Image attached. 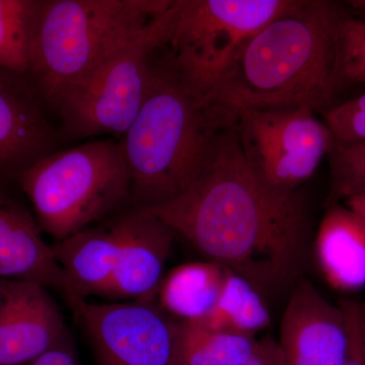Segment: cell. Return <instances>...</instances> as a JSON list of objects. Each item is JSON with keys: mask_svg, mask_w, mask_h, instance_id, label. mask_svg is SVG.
Here are the masks:
<instances>
[{"mask_svg": "<svg viewBox=\"0 0 365 365\" xmlns=\"http://www.w3.org/2000/svg\"><path fill=\"white\" fill-rule=\"evenodd\" d=\"M143 209L262 295L292 290L304 277L313 247L307 200L300 191L269 188L255 175L242 155L235 125L184 194Z\"/></svg>", "mask_w": 365, "mask_h": 365, "instance_id": "6da1fadb", "label": "cell"}, {"mask_svg": "<svg viewBox=\"0 0 365 365\" xmlns=\"http://www.w3.org/2000/svg\"><path fill=\"white\" fill-rule=\"evenodd\" d=\"M237 119V110L192 85L160 46L143 107L121 140L134 207H155L184 194Z\"/></svg>", "mask_w": 365, "mask_h": 365, "instance_id": "7a4b0ae2", "label": "cell"}, {"mask_svg": "<svg viewBox=\"0 0 365 365\" xmlns=\"http://www.w3.org/2000/svg\"><path fill=\"white\" fill-rule=\"evenodd\" d=\"M333 1L302 0L242 46L211 95L239 111L253 108L328 110L341 88Z\"/></svg>", "mask_w": 365, "mask_h": 365, "instance_id": "3957f363", "label": "cell"}, {"mask_svg": "<svg viewBox=\"0 0 365 365\" xmlns=\"http://www.w3.org/2000/svg\"><path fill=\"white\" fill-rule=\"evenodd\" d=\"M174 0H43L28 76L51 109L67 90L136 39Z\"/></svg>", "mask_w": 365, "mask_h": 365, "instance_id": "277c9868", "label": "cell"}, {"mask_svg": "<svg viewBox=\"0 0 365 365\" xmlns=\"http://www.w3.org/2000/svg\"><path fill=\"white\" fill-rule=\"evenodd\" d=\"M43 232L56 242L131 202V178L122 141L93 140L55 151L19 178Z\"/></svg>", "mask_w": 365, "mask_h": 365, "instance_id": "5b68a950", "label": "cell"}, {"mask_svg": "<svg viewBox=\"0 0 365 365\" xmlns=\"http://www.w3.org/2000/svg\"><path fill=\"white\" fill-rule=\"evenodd\" d=\"M176 2L148 30L56 101L51 110L59 117L60 135L72 139L124 136L148 95L153 58L167 39Z\"/></svg>", "mask_w": 365, "mask_h": 365, "instance_id": "8992f818", "label": "cell"}, {"mask_svg": "<svg viewBox=\"0 0 365 365\" xmlns=\"http://www.w3.org/2000/svg\"><path fill=\"white\" fill-rule=\"evenodd\" d=\"M302 0H177L163 48L173 63L210 93L247 41Z\"/></svg>", "mask_w": 365, "mask_h": 365, "instance_id": "52a82bcc", "label": "cell"}, {"mask_svg": "<svg viewBox=\"0 0 365 365\" xmlns=\"http://www.w3.org/2000/svg\"><path fill=\"white\" fill-rule=\"evenodd\" d=\"M235 128L249 167L280 193L299 191L335 141L324 121L306 107L239 110Z\"/></svg>", "mask_w": 365, "mask_h": 365, "instance_id": "ba28073f", "label": "cell"}, {"mask_svg": "<svg viewBox=\"0 0 365 365\" xmlns=\"http://www.w3.org/2000/svg\"><path fill=\"white\" fill-rule=\"evenodd\" d=\"M73 313L90 338L97 365H174L172 319L155 302L81 299Z\"/></svg>", "mask_w": 365, "mask_h": 365, "instance_id": "9c48e42d", "label": "cell"}, {"mask_svg": "<svg viewBox=\"0 0 365 365\" xmlns=\"http://www.w3.org/2000/svg\"><path fill=\"white\" fill-rule=\"evenodd\" d=\"M28 76L0 66V188L57 150L59 132Z\"/></svg>", "mask_w": 365, "mask_h": 365, "instance_id": "30bf717a", "label": "cell"}, {"mask_svg": "<svg viewBox=\"0 0 365 365\" xmlns=\"http://www.w3.org/2000/svg\"><path fill=\"white\" fill-rule=\"evenodd\" d=\"M278 343L284 365H345L349 328L344 309L300 278L290 290Z\"/></svg>", "mask_w": 365, "mask_h": 365, "instance_id": "8fae6325", "label": "cell"}, {"mask_svg": "<svg viewBox=\"0 0 365 365\" xmlns=\"http://www.w3.org/2000/svg\"><path fill=\"white\" fill-rule=\"evenodd\" d=\"M114 222L119 252L104 299L155 302L176 232L143 208L133 207Z\"/></svg>", "mask_w": 365, "mask_h": 365, "instance_id": "7c38bea8", "label": "cell"}, {"mask_svg": "<svg viewBox=\"0 0 365 365\" xmlns=\"http://www.w3.org/2000/svg\"><path fill=\"white\" fill-rule=\"evenodd\" d=\"M46 289L0 278V365H25L69 334Z\"/></svg>", "mask_w": 365, "mask_h": 365, "instance_id": "4fadbf2b", "label": "cell"}, {"mask_svg": "<svg viewBox=\"0 0 365 365\" xmlns=\"http://www.w3.org/2000/svg\"><path fill=\"white\" fill-rule=\"evenodd\" d=\"M0 278L54 288L72 309L83 299L72 290L36 217L4 188H0Z\"/></svg>", "mask_w": 365, "mask_h": 365, "instance_id": "5bb4252c", "label": "cell"}, {"mask_svg": "<svg viewBox=\"0 0 365 365\" xmlns=\"http://www.w3.org/2000/svg\"><path fill=\"white\" fill-rule=\"evenodd\" d=\"M313 249L327 282L340 292L365 287V220L341 202L326 206Z\"/></svg>", "mask_w": 365, "mask_h": 365, "instance_id": "9a60e30c", "label": "cell"}, {"mask_svg": "<svg viewBox=\"0 0 365 365\" xmlns=\"http://www.w3.org/2000/svg\"><path fill=\"white\" fill-rule=\"evenodd\" d=\"M51 249L76 297L83 299L88 295L104 297L114 276L119 252L114 220L56 242Z\"/></svg>", "mask_w": 365, "mask_h": 365, "instance_id": "2e32d148", "label": "cell"}, {"mask_svg": "<svg viewBox=\"0 0 365 365\" xmlns=\"http://www.w3.org/2000/svg\"><path fill=\"white\" fill-rule=\"evenodd\" d=\"M227 274V268L211 261L178 266L163 276L158 307L179 321L201 322L215 307Z\"/></svg>", "mask_w": 365, "mask_h": 365, "instance_id": "e0dca14e", "label": "cell"}, {"mask_svg": "<svg viewBox=\"0 0 365 365\" xmlns=\"http://www.w3.org/2000/svg\"><path fill=\"white\" fill-rule=\"evenodd\" d=\"M257 341L250 336L215 331L197 322L172 319L174 365H239Z\"/></svg>", "mask_w": 365, "mask_h": 365, "instance_id": "ac0fdd59", "label": "cell"}, {"mask_svg": "<svg viewBox=\"0 0 365 365\" xmlns=\"http://www.w3.org/2000/svg\"><path fill=\"white\" fill-rule=\"evenodd\" d=\"M197 323L211 330L254 337L270 325L271 314L263 295L249 281L227 270L215 307Z\"/></svg>", "mask_w": 365, "mask_h": 365, "instance_id": "d6986e66", "label": "cell"}, {"mask_svg": "<svg viewBox=\"0 0 365 365\" xmlns=\"http://www.w3.org/2000/svg\"><path fill=\"white\" fill-rule=\"evenodd\" d=\"M43 0H0V66L28 76Z\"/></svg>", "mask_w": 365, "mask_h": 365, "instance_id": "ffe728a7", "label": "cell"}, {"mask_svg": "<svg viewBox=\"0 0 365 365\" xmlns=\"http://www.w3.org/2000/svg\"><path fill=\"white\" fill-rule=\"evenodd\" d=\"M326 206L365 194V143H336L329 151Z\"/></svg>", "mask_w": 365, "mask_h": 365, "instance_id": "44dd1931", "label": "cell"}, {"mask_svg": "<svg viewBox=\"0 0 365 365\" xmlns=\"http://www.w3.org/2000/svg\"><path fill=\"white\" fill-rule=\"evenodd\" d=\"M336 42L340 86L365 85V19L342 11Z\"/></svg>", "mask_w": 365, "mask_h": 365, "instance_id": "7402d4cb", "label": "cell"}, {"mask_svg": "<svg viewBox=\"0 0 365 365\" xmlns=\"http://www.w3.org/2000/svg\"><path fill=\"white\" fill-rule=\"evenodd\" d=\"M324 123L336 143H365V97L351 98L324 113Z\"/></svg>", "mask_w": 365, "mask_h": 365, "instance_id": "603a6c76", "label": "cell"}, {"mask_svg": "<svg viewBox=\"0 0 365 365\" xmlns=\"http://www.w3.org/2000/svg\"><path fill=\"white\" fill-rule=\"evenodd\" d=\"M339 304L344 309L349 328V348L345 365H365V353L357 324L356 302L341 299Z\"/></svg>", "mask_w": 365, "mask_h": 365, "instance_id": "cb8c5ba5", "label": "cell"}, {"mask_svg": "<svg viewBox=\"0 0 365 365\" xmlns=\"http://www.w3.org/2000/svg\"><path fill=\"white\" fill-rule=\"evenodd\" d=\"M25 365H81L71 335L67 334L49 350Z\"/></svg>", "mask_w": 365, "mask_h": 365, "instance_id": "d4e9b609", "label": "cell"}, {"mask_svg": "<svg viewBox=\"0 0 365 365\" xmlns=\"http://www.w3.org/2000/svg\"><path fill=\"white\" fill-rule=\"evenodd\" d=\"M239 365H284L278 340L265 337L258 341L249 359Z\"/></svg>", "mask_w": 365, "mask_h": 365, "instance_id": "484cf974", "label": "cell"}, {"mask_svg": "<svg viewBox=\"0 0 365 365\" xmlns=\"http://www.w3.org/2000/svg\"><path fill=\"white\" fill-rule=\"evenodd\" d=\"M343 204L347 206L348 208L351 209L355 213L365 220V194L361 195L350 197V198L345 199Z\"/></svg>", "mask_w": 365, "mask_h": 365, "instance_id": "4316f807", "label": "cell"}, {"mask_svg": "<svg viewBox=\"0 0 365 365\" xmlns=\"http://www.w3.org/2000/svg\"><path fill=\"white\" fill-rule=\"evenodd\" d=\"M357 324H359L360 338L365 353V302H356Z\"/></svg>", "mask_w": 365, "mask_h": 365, "instance_id": "83f0119b", "label": "cell"}, {"mask_svg": "<svg viewBox=\"0 0 365 365\" xmlns=\"http://www.w3.org/2000/svg\"><path fill=\"white\" fill-rule=\"evenodd\" d=\"M352 14L365 19V0H351L347 2Z\"/></svg>", "mask_w": 365, "mask_h": 365, "instance_id": "f1b7e54d", "label": "cell"}]
</instances>
